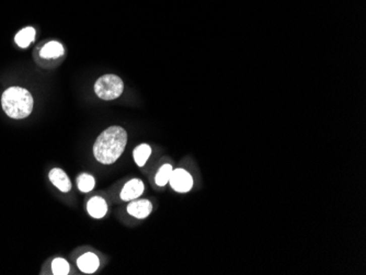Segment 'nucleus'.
I'll return each mask as SVG.
<instances>
[{"label": "nucleus", "instance_id": "nucleus-13", "mask_svg": "<svg viewBox=\"0 0 366 275\" xmlns=\"http://www.w3.org/2000/svg\"><path fill=\"white\" fill-rule=\"evenodd\" d=\"M172 171H173V169H172L171 165H163L159 169V171L156 174V178H155L156 184L159 186L166 185L169 182V179H170V177H171Z\"/></svg>", "mask_w": 366, "mask_h": 275}, {"label": "nucleus", "instance_id": "nucleus-12", "mask_svg": "<svg viewBox=\"0 0 366 275\" xmlns=\"http://www.w3.org/2000/svg\"><path fill=\"white\" fill-rule=\"evenodd\" d=\"M150 155H151V148L149 145H147V144H142V145L137 146L133 152V157L138 167H144Z\"/></svg>", "mask_w": 366, "mask_h": 275}, {"label": "nucleus", "instance_id": "nucleus-2", "mask_svg": "<svg viewBox=\"0 0 366 275\" xmlns=\"http://www.w3.org/2000/svg\"><path fill=\"white\" fill-rule=\"evenodd\" d=\"M2 104L6 114L19 120L31 114L33 110V98L27 89L11 87L4 92Z\"/></svg>", "mask_w": 366, "mask_h": 275}, {"label": "nucleus", "instance_id": "nucleus-7", "mask_svg": "<svg viewBox=\"0 0 366 275\" xmlns=\"http://www.w3.org/2000/svg\"><path fill=\"white\" fill-rule=\"evenodd\" d=\"M153 211V205L147 199H140V201H134L129 204L128 212L129 214L134 216L138 220H143L150 215Z\"/></svg>", "mask_w": 366, "mask_h": 275}, {"label": "nucleus", "instance_id": "nucleus-11", "mask_svg": "<svg viewBox=\"0 0 366 275\" xmlns=\"http://www.w3.org/2000/svg\"><path fill=\"white\" fill-rule=\"evenodd\" d=\"M15 40L17 44L20 47L22 48L28 47L30 46L31 43L35 40V30L32 27L24 28L16 35Z\"/></svg>", "mask_w": 366, "mask_h": 275}, {"label": "nucleus", "instance_id": "nucleus-10", "mask_svg": "<svg viewBox=\"0 0 366 275\" xmlns=\"http://www.w3.org/2000/svg\"><path fill=\"white\" fill-rule=\"evenodd\" d=\"M64 54V47L58 42H48L41 49V56L43 58H57Z\"/></svg>", "mask_w": 366, "mask_h": 275}, {"label": "nucleus", "instance_id": "nucleus-1", "mask_svg": "<svg viewBox=\"0 0 366 275\" xmlns=\"http://www.w3.org/2000/svg\"><path fill=\"white\" fill-rule=\"evenodd\" d=\"M128 144V133L121 126H111L103 130L94 142L93 155L103 165H112L121 157Z\"/></svg>", "mask_w": 366, "mask_h": 275}, {"label": "nucleus", "instance_id": "nucleus-15", "mask_svg": "<svg viewBox=\"0 0 366 275\" xmlns=\"http://www.w3.org/2000/svg\"><path fill=\"white\" fill-rule=\"evenodd\" d=\"M52 271L55 275H66L69 272L68 262L62 258L55 259L52 262Z\"/></svg>", "mask_w": 366, "mask_h": 275}, {"label": "nucleus", "instance_id": "nucleus-14", "mask_svg": "<svg viewBox=\"0 0 366 275\" xmlns=\"http://www.w3.org/2000/svg\"><path fill=\"white\" fill-rule=\"evenodd\" d=\"M77 184H78V189L81 192H90L94 185H96V181H94V178L90 174L87 173H83L77 178Z\"/></svg>", "mask_w": 366, "mask_h": 275}, {"label": "nucleus", "instance_id": "nucleus-5", "mask_svg": "<svg viewBox=\"0 0 366 275\" xmlns=\"http://www.w3.org/2000/svg\"><path fill=\"white\" fill-rule=\"evenodd\" d=\"M144 183L140 179H132L129 181L121 191V198L123 201H133L140 197L144 192Z\"/></svg>", "mask_w": 366, "mask_h": 275}, {"label": "nucleus", "instance_id": "nucleus-6", "mask_svg": "<svg viewBox=\"0 0 366 275\" xmlns=\"http://www.w3.org/2000/svg\"><path fill=\"white\" fill-rule=\"evenodd\" d=\"M49 181L62 192H69L72 190V182L64 170L59 168H54L49 171Z\"/></svg>", "mask_w": 366, "mask_h": 275}, {"label": "nucleus", "instance_id": "nucleus-9", "mask_svg": "<svg viewBox=\"0 0 366 275\" xmlns=\"http://www.w3.org/2000/svg\"><path fill=\"white\" fill-rule=\"evenodd\" d=\"M100 264L99 258L92 252H88L81 255L77 260V265L84 273L91 274L98 270Z\"/></svg>", "mask_w": 366, "mask_h": 275}, {"label": "nucleus", "instance_id": "nucleus-8", "mask_svg": "<svg viewBox=\"0 0 366 275\" xmlns=\"http://www.w3.org/2000/svg\"><path fill=\"white\" fill-rule=\"evenodd\" d=\"M87 211L90 216L99 220V218L105 216L106 212H108V205H106V202L102 197L94 196L88 202Z\"/></svg>", "mask_w": 366, "mask_h": 275}, {"label": "nucleus", "instance_id": "nucleus-3", "mask_svg": "<svg viewBox=\"0 0 366 275\" xmlns=\"http://www.w3.org/2000/svg\"><path fill=\"white\" fill-rule=\"evenodd\" d=\"M123 80L116 75H104L94 84V92L100 99L106 100V101L117 99L123 93Z\"/></svg>", "mask_w": 366, "mask_h": 275}, {"label": "nucleus", "instance_id": "nucleus-4", "mask_svg": "<svg viewBox=\"0 0 366 275\" xmlns=\"http://www.w3.org/2000/svg\"><path fill=\"white\" fill-rule=\"evenodd\" d=\"M169 183L175 192L187 193L192 189L193 178L185 169H175L169 179Z\"/></svg>", "mask_w": 366, "mask_h": 275}]
</instances>
